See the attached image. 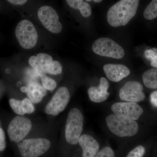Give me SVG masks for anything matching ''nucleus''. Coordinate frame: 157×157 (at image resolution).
Here are the masks:
<instances>
[{"mask_svg":"<svg viewBox=\"0 0 157 157\" xmlns=\"http://www.w3.org/2000/svg\"><path fill=\"white\" fill-rule=\"evenodd\" d=\"M144 55L151 62V66L157 69V48H153L145 51Z\"/></svg>","mask_w":157,"mask_h":157,"instance_id":"obj_20","label":"nucleus"},{"mask_svg":"<svg viewBox=\"0 0 157 157\" xmlns=\"http://www.w3.org/2000/svg\"><path fill=\"white\" fill-rule=\"evenodd\" d=\"M66 2L71 8L79 10L83 17H87L91 14V8L86 2L82 0H67Z\"/></svg>","mask_w":157,"mask_h":157,"instance_id":"obj_16","label":"nucleus"},{"mask_svg":"<svg viewBox=\"0 0 157 157\" xmlns=\"http://www.w3.org/2000/svg\"><path fill=\"white\" fill-rule=\"evenodd\" d=\"M23 109L25 113H33L35 110L33 105L32 101L28 98H25L22 101Z\"/></svg>","mask_w":157,"mask_h":157,"instance_id":"obj_25","label":"nucleus"},{"mask_svg":"<svg viewBox=\"0 0 157 157\" xmlns=\"http://www.w3.org/2000/svg\"><path fill=\"white\" fill-rule=\"evenodd\" d=\"M139 1L121 0L111 6L107 13V20L113 27L125 26L135 16Z\"/></svg>","mask_w":157,"mask_h":157,"instance_id":"obj_1","label":"nucleus"},{"mask_svg":"<svg viewBox=\"0 0 157 157\" xmlns=\"http://www.w3.org/2000/svg\"><path fill=\"white\" fill-rule=\"evenodd\" d=\"M94 1V2L96 3H100L102 2V1H101V0H94V1Z\"/></svg>","mask_w":157,"mask_h":157,"instance_id":"obj_31","label":"nucleus"},{"mask_svg":"<svg viewBox=\"0 0 157 157\" xmlns=\"http://www.w3.org/2000/svg\"><path fill=\"white\" fill-rule=\"evenodd\" d=\"M145 19L153 20L157 17V0H153L147 6L143 14Z\"/></svg>","mask_w":157,"mask_h":157,"instance_id":"obj_18","label":"nucleus"},{"mask_svg":"<svg viewBox=\"0 0 157 157\" xmlns=\"http://www.w3.org/2000/svg\"><path fill=\"white\" fill-rule=\"evenodd\" d=\"M9 104L15 113L20 115H23L25 114L23 109L22 101L11 98L9 100Z\"/></svg>","mask_w":157,"mask_h":157,"instance_id":"obj_22","label":"nucleus"},{"mask_svg":"<svg viewBox=\"0 0 157 157\" xmlns=\"http://www.w3.org/2000/svg\"><path fill=\"white\" fill-rule=\"evenodd\" d=\"M49 140L43 138L25 139L17 144L22 157H38L44 154L50 148Z\"/></svg>","mask_w":157,"mask_h":157,"instance_id":"obj_5","label":"nucleus"},{"mask_svg":"<svg viewBox=\"0 0 157 157\" xmlns=\"http://www.w3.org/2000/svg\"><path fill=\"white\" fill-rule=\"evenodd\" d=\"M103 69L107 78L113 82H118L130 74V70L125 65L107 64L104 65Z\"/></svg>","mask_w":157,"mask_h":157,"instance_id":"obj_12","label":"nucleus"},{"mask_svg":"<svg viewBox=\"0 0 157 157\" xmlns=\"http://www.w3.org/2000/svg\"><path fill=\"white\" fill-rule=\"evenodd\" d=\"M94 53L102 56L121 59L124 56V49L114 40L102 37L96 40L92 45Z\"/></svg>","mask_w":157,"mask_h":157,"instance_id":"obj_6","label":"nucleus"},{"mask_svg":"<svg viewBox=\"0 0 157 157\" xmlns=\"http://www.w3.org/2000/svg\"><path fill=\"white\" fill-rule=\"evenodd\" d=\"M8 2L13 5L21 6L25 4L27 2V1L26 0H9Z\"/></svg>","mask_w":157,"mask_h":157,"instance_id":"obj_29","label":"nucleus"},{"mask_svg":"<svg viewBox=\"0 0 157 157\" xmlns=\"http://www.w3.org/2000/svg\"><path fill=\"white\" fill-rule=\"evenodd\" d=\"M150 101L154 107H157V91H155L151 94Z\"/></svg>","mask_w":157,"mask_h":157,"instance_id":"obj_28","label":"nucleus"},{"mask_svg":"<svg viewBox=\"0 0 157 157\" xmlns=\"http://www.w3.org/2000/svg\"><path fill=\"white\" fill-rule=\"evenodd\" d=\"M142 79L146 87L157 89V69L153 68L144 72L142 75Z\"/></svg>","mask_w":157,"mask_h":157,"instance_id":"obj_17","label":"nucleus"},{"mask_svg":"<svg viewBox=\"0 0 157 157\" xmlns=\"http://www.w3.org/2000/svg\"><path fill=\"white\" fill-rule=\"evenodd\" d=\"M83 124V117L80 110L73 108L68 114L66 125L65 135L68 143L76 144L81 137Z\"/></svg>","mask_w":157,"mask_h":157,"instance_id":"obj_3","label":"nucleus"},{"mask_svg":"<svg viewBox=\"0 0 157 157\" xmlns=\"http://www.w3.org/2000/svg\"><path fill=\"white\" fill-rule=\"evenodd\" d=\"M143 91V86L140 82L135 81L128 82L120 90V98L127 102H141L145 98Z\"/></svg>","mask_w":157,"mask_h":157,"instance_id":"obj_10","label":"nucleus"},{"mask_svg":"<svg viewBox=\"0 0 157 157\" xmlns=\"http://www.w3.org/2000/svg\"><path fill=\"white\" fill-rule=\"evenodd\" d=\"M36 57L39 67L45 74V69L53 61L52 57L47 54L40 53L37 55Z\"/></svg>","mask_w":157,"mask_h":157,"instance_id":"obj_19","label":"nucleus"},{"mask_svg":"<svg viewBox=\"0 0 157 157\" xmlns=\"http://www.w3.org/2000/svg\"><path fill=\"white\" fill-rule=\"evenodd\" d=\"M6 147L5 132L2 129L0 128V151H2Z\"/></svg>","mask_w":157,"mask_h":157,"instance_id":"obj_27","label":"nucleus"},{"mask_svg":"<svg viewBox=\"0 0 157 157\" xmlns=\"http://www.w3.org/2000/svg\"><path fill=\"white\" fill-rule=\"evenodd\" d=\"M41 80L42 86L46 90L52 91L56 87V82L50 77L45 76V75L41 76Z\"/></svg>","mask_w":157,"mask_h":157,"instance_id":"obj_23","label":"nucleus"},{"mask_svg":"<svg viewBox=\"0 0 157 157\" xmlns=\"http://www.w3.org/2000/svg\"><path fill=\"white\" fill-rule=\"evenodd\" d=\"M106 121L109 130L118 137H132L136 135L139 130L135 121L115 114L107 117Z\"/></svg>","mask_w":157,"mask_h":157,"instance_id":"obj_2","label":"nucleus"},{"mask_svg":"<svg viewBox=\"0 0 157 157\" xmlns=\"http://www.w3.org/2000/svg\"><path fill=\"white\" fill-rule=\"evenodd\" d=\"M111 110L116 115L128 118L133 121L139 118L143 113L142 107L134 102H118L113 104Z\"/></svg>","mask_w":157,"mask_h":157,"instance_id":"obj_11","label":"nucleus"},{"mask_svg":"<svg viewBox=\"0 0 157 157\" xmlns=\"http://www.w3.org/2000/svg\"><path fill=\"white\" fill-rule=\"evenodd\" d=\"M109 87L108 80L104 77H101L98 86H91L88 90L90 100L95 103H101L106 101L109 95L107 92Z\"/></svg>","mask_w":157,"mask_h":157,"instance_id":"obj_13","label":"nucleus"},{"mask_svg":"<svg viewBox=\"0 0 157 157\" xmlns=\"http://www.w3.org/2000/svg\"><path fill=\"white\" fill-rule=\"evenodd\" d=\"M62 72L61 65L58 61H53L45 70V73H49L53 75L60 74Z\"/></svg>","mask_w":157,"mask_h":157,"instance_id":"obj_21","label":"nucleus"},{"mask_svg":"<svg viewBox=\"0 0 157 157\" xmlns=\"http://www.w3.org/2000/svg\"><path fill=\"white\" fill-rule=\"evenodd\" d=\"M15 36L20 45L26 49L33 48L38 41L36 30L28 20H23L18 23L15 29Z\"/></svg>","mask_w":157,"mask_h":157,"instance_id":"obj_4","label":"nucleus"},{"mask_svg":"<svg viewBox=\"0 0 157 157\" xmlns=\"http://www.w3.org/2000/svg\"><path fill=\"white\" fill-rule=\"evenodd\" d=\"M70 99V93L68 89L64 86L60 87L45 107V112L55 116L58 115L64 110Z\"/></svg>","mask_w":157,"mask_h":157,"instance_id":"obj_9","label":"nucleus"},{"mask_svg":"<svg viewBox=\"0 0 157 157\" xmlns=\"http://www.w3.org/2000/svg\"><path fill=\"white\" fill-rule=\"evenodd\" d=\"M27 87L28 88L27 94L29 100L34 104L41 102L47 93L46 90L43 86L37 82H31Z\"/></svg>","mask_w":157,"mask_h":157,"instance_id":"obj_15","label":"nucleus"},{"mask_svg":"<svg viewBox=\"0 0 157 157\" xmlns=\"http://www.w3.org/2000/svg\"><path fill=\"white\" fill-rule=\"evenodd\" d=\"M145 149L142 145H139L131 151L126 157H143Z\"/></svg>","mask_w":157,"mask_h":157,"instance_id":"obj_24","label":"nucleus"},{"mask_svg":"<svg viewBox=\"0 0 157 157\" xmlns=\"http://www.w3.org/2000/svg\"><path fill=\"white\" fill-rule=\"evenodd\" d=\"M38 16L43 25L51 33L58 34L61 32L62 25L58 14L52 7L42 6L38 10Z\"/></svg>","mask_w":157,"mask_h":157,"instance_id":"obj_8","label":"nucleus"},{"mask_svg":"<svg viewBox=\"0 0 157 157\" xmlns=\"http://www.w3.org/2000/svg\"><path fill=\"white\" fill-rule=\"evenodd\" d=\"M94 157H115V155L112 149L107 146L98 151Z\"/></svg>","mask_w":157,"mask_h":157,"instance_id":"obj_26","label":"nucleus"},{"mask_svg":"<svg viewBox=\"0 0 157 157\" xmlns=\"http://www.w3.org/2000/svg\"><path fill=\"white\" fill-rule=\"evenodd\" d=\"M21 90L23 93H27L28 91V88L27 86H22L21 88Z\"/></svg>","mask_w":157,"mask_h":157,"instance_id":"obj_30","label":"nucleus"},{"mask_svg":"<svg viewBox=\"0 0 157 157\" xmlns=\"http://www.w3.org/2000/svg\"><path fill=\"white\" fill-rule=\"evenodd\" d=\"M32 127V122L27 118L22 116L14 118L8 128L10 140L15 143H19L29 134Z\"/></svg>","mask_w":157,"mask_h":157,"instance_id":"obj_7","label":"nucleus"},{"mask_svg":"<svg viewBox=\"0 0 157 157\" xmlns=\"http://www.w3.org/2000/svg\"><path fill=\"white\" fill-rule=\"evenodd\" d=\"M78 143L82 148V157H94L99 151V143L90 135H82Z\"/></svg>","mask_w":157,"mask_h":157,"instance_id":"obj_14","label":"nucleus"}]
</instances>
